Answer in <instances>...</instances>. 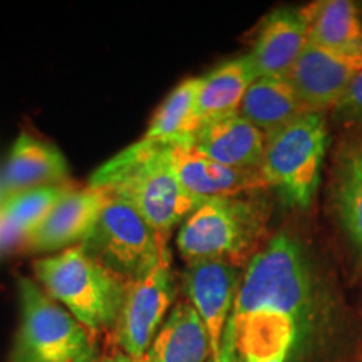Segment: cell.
<instances>
[{
  "label": "cell",
  "mask_w": 362,
  "mask_h": 362,
  "mask_svg": "<svg viewBox=\"0 0 362 362\" xmlns=\"http://www.w3.org/2000/svg\"><path fill=\"white\" fill-rule=\"evenodd\" d=\"M319 292L304 247L292 235L269 238L243 270L232 320H282L297 329V349L312 336Z\"/></svg>",
  "instance_id": "obj_1"
},
{
  "label": "cell",
  "mask_w": 362,
  "mask_h": 362,
  "mask_svg": "<svg viewBox=\"0 0 362 362\" xmlns=\"http://www.w3.org/2000/svg\"><path fill=\"white\" fill-rule=\"evenodd\" d=\"M89 187L121 198L166 238L205 202L183 188L170 146L146 148L138 141L104 163Z\"/></svg>",
  "instance_id": "obj_2"
},
{
  "label": "cell",
  "mask_w": 362,
  "mask_h": 362,
  "mask_svg": "<svg viewBox=\"0 0 362 362\" xmlns=\"http://www.w3.org/2000/svg\"><path fill=\"white\" fill-rule=\"evenodd\" d=\"M35 282L93 334L111 332L123 307L126 282L83 247H72L34 264Z\"/></svg>",
  "instance_id": "obj_3"
},
{
  "label": "cell",
  "mask_w": 362,
  "mask_h": 362,
  "mask_svg": "<svg viewBox=\"0 0 362 362\" xmlns=\"http://www.w3.org/2000/svg\"><path fill=\"white\" fill-rule=\"evenodd\" d=\"M267 210L247 197L210 198L202 203L176 233L185 262L225 260L245 269L265 245Z\"/></svg>",
  "instance_id": "obj_4"
},
{
  "label": "cell",
  "mask_w": 362,
  "mask_h": 362,
  "mask_svg": "<svg viewBox=\"0 0 362 362\" xmlns=\"http://www.w3.org/2000/svg\"><path fill=\"white\" fill-rule=\"evenodd\" d=\"M21 320L11 362H101L94 334L34 279H17Z\"/></svg>",
  "instance_id": "obj_5"
},
{
  "label": "cell",
  "mask_w": 362,
  "mask_h": 362,
  "mask_svg": "<svg viewBox=\"0 0 362 362\" xmlns=\"http://www.w3.org/2000/svg\"><path fill=\"white\" fill-rule=\"evenodd\" d=\"M330 143L324 112H307L267 138L260 173L288 206L307 210L320 187Z\"/></svg>",
  "instance_id": "obj_6"
},
{
  "label": "cell",
  "mask_w": 362,
  "mask_h": 362,
  "mask_svg": "<svg viewBox=\"0 0 362 362\" xmlns=\"http://www.w3.org/2000/svg\"><path fill=\"white\" fill-rule=\"evenodd\" d=\"M81 247L106 269L131 282L155 269L170 248V238L158 233L133 206L107 193L98 223Z\"/></svg>",
  "instance_id": "obj_7"
},
{
  "label": "cell",
  "mask_w": 362,
  "mask_h": 362,
  "mask_svg": "<svg viewBox=\"0 0 362 362\" xmlns=\"http://www.w3.org/2000/svg\"><path fill=\"white\" fill-rule=\"evenodd\" d=\"M176 279L171 250L166 248L151 272L126 285L123 307L112 330L116 349L144 359L160 329L175 307Z\"/></svg>",
  "instance_id": "obj_8"
},
{
  "label": "cell",
  "mask_w": 362,
  "mask_h": 362,
  "mask_svg": "<svg viewBox=\"0 0 362 362\" xmlns=\"http://www.w3.org/2000/svg\"><path fill=\"white\" fill-rule=\"evenodd\" d=\"M243 267L225 260L187 262L181 287L187 302L197 310L210 337L211 357L218 356L230 317L233 314Z\"/></svg>",
  "instance_id": "obj_9"
},
{
  "label": "cell",
  "mask_w": 362,
  "mask_h": 362,
  "mask_svg": "<svg viewBox=\"0 0 362 362\" xmlns=\"http://www.w3.org/2000/svg\"><path fill=\"white\" fill-rule=\"evenodd\" d=\"M362 71V54H339L307 44L288 79L309 112L334 111Z\"/></svg>",
  "instance_id": "obj_10"
},
{
  "label": "cell",
  "mask_w": 362,
  "mask_h": 362,
  "mask_svg": "<svg viewBox=\"0 0 362 362\" xmlns=\"http://www.w3.org/2000/svg\"><path fill=\"white\" fill-rule=\"evenodd\" d=\"M106 200L107 193L101 188H72L29 233L25 250L59 253L83 245L93 233Z\"/></svg>",
  "instance_id": "obj_11"
},
{
  "label": "cell",
  "mask_w": 362,
  "mask_h": 362,
  "mask_svg": "<svg viewBox=\"0 0 362 362\" xmlns=\"http://www.w3.org/2000/svg\"><path fill=\"white\" fill-rule=\"evenodd\" d=\"M170 153L183 188L200 200L238 198L269 189L260 170L225 166L194 151L188 141L171 144Z\"/></svg>",
  "instance_id": "obj_12"
},
{
  "label": "cell",
  "mask_w": 362,
  "mask_h": 362,
  "mask_svg": "<svg viewBox=\"0 0 362 362\" xmlns=\"http://www.w3.org/2000/svg\"><path fill=\"white\" fill-rule=\"evenodd\" d=\"M307 44V25L300 8L280 7L272 11L262 21L248 52L257 79L288 78Z\"/></svg>",
  "instance_id": "obj_13"
},
{
  "label": "cell",
  "mask_w": 362,
  "mask_h": 362,
  "mask_svg": "<svg viewBox=\"0 0 362 362\" xmlns=\"http://www.w3.org/2000/svg\"><path fill=\"white\" fill-rule=\"evenodd\" d=\"M188 144L200 155L225 166L259 170L267 136L237 112L202 123L194 129Z\"/></svg>",
  "instance_id": "obj_14"
},
{
  "label": "cell",
  "mask_w": 362,
  "mask_h": 362,
  "mask_svg": "<svg viewBox=\"0 0 362 362\" xmlns=\"http://www.w3.org/2000/svg\"><path fill=\"white\" fill-rule=\"evenodd\" d=\"M69 176V165L61 149L22 131L8 153L2 188L8 197L35 188L67 185Z\"/></svg>",
  "instance_id": "obj_15"
},
{
  "label": "cell",
  "mask_w": 362,
  "mask_h": 362,
  "mask_svg": "<svg viewBox=\"0 0 362 362\" xmlns=\"http://www.w3.org/2000/svg\"><path fill=\"white\" fill-rule=\"evenodd\" d=\"M309 44L339 54H362V6L354 0H317L300 7Z\"/></svg>",
  "instance_id": "obj_16"
},
{
  "label": "cell",
  "mask_w": 362,
  "mask_h": 362,
  "mask_svg": "<svg viewBox=\"0 0 362 362\" xmlns=\"http://www.w3.org/2000/svg\"><path fill=\"white\" fill-rule=\"evenodd\" d=\"M211 357L210 337L197 310L187 300L171 309L144 362H208Z\"/></svg>",
  "instance_id": "obj_17"
},
{
  "label": "cell",
  "mask_w": 362,
  "mask_h": 362,
  "mask_svg": "<svg viewBox=\"0 0 362 362\" xmlns=\"http://www.w3.org/2000/svg\"><path fill=\"white\" fill-rule=\"evenodd\" d=\"M257 79L250 56H240L200 78L197 98L198 126L208 121L237 115L247 90Z\"/></svg>",
  "instance_id": "obj_18"
},
{
  "label": "cell",
  "mask_w": 362,
  "mask_h": 362,
  "mask_svg": "<svg viewBox=\"0 0 362 362\" xmlns=\"http://www.w3.org/2000/svg\"><path fill=\"white\" fill-rule=\"evenodd\" d=\"M288 78H259L248 88L238 115L245 117L267 138L307 115Z\"/></svg>",
  "instance_id": "obj_19"
},
{
  "label": "cell",
  "mask_w": 362,
  "mask_h": 362,
  "mask_svg": "<svg viewBox=\"0 0 362 362\" xmlns=\"http://www.w3.org/2000/svg\"><path fill=\"white\" fill-rule=\"evenodd\" d=\"M198 89L200 78L185 79L176 86L153 115L139 143L146 148H161L189 141L194 129L198 128Z\"/></svg>",
  "instance_id": "obj_20"
},
{
  "label": "cell",
  "mask_w": 362,
  "mask_h": 362,
  "mask_svg": "<svg viewBox=\"0 0 362 362\" xmlns=\"http://www.w3.org/2000/svg\"><path fill=\"white\" fill-rule=\"evenodd\" d=\"M332 202L339 225L362 259V148H349L339 156Z\"/></svg>",
  "instance_id": "obj_21"
},
{
  "label": "cell",
  "mask_w": 362,
  "mask_h": 362,
  "mask_svg": "<svg viewBox=\"0 0 362 362\" xmlns=\"http://www.w3.org/2000/svg\"><path fill=\"white\" fill-rule=\"evenodd\" d=\"M72 188L74 187L67 183L8 194L0 203V211L8 221L29 235Z\"/></svg>",
  "instance_id": "obj_22"
},
{
  "label": "cell",
  "mask_w": 362,
  "mask_h": 362,
  "mask_svg": "<svg viewBox=\"0 0 362 362\" xmlns=\"http://www.w3.org/2000/svg\"><path fill=\"white\" fill-rule=\"evenodd\" d=\"M332 112L341 121L362 126V71L352 81Z\"/></svg>",
  "instance_id": "obj_23"
},
{
  "label": "cell",
  "mask_w": 362,
  "mask_h": 362,
  "mask_svg": "<svg viewBox=\"0 0 362 362\" xmlns=\"http://www.w3.org/2000/svg\"><path fill=\"white\" fill-rule=\"evenodd\" d=\"M27 237L29 235L24 230L8 221L0 211V255L16 250V248H25Z\"/></svg>",
  "instance_id": "obj_24"
},
{
  "label": "cell",
  "mask_w": 362,
  "mask_h": 362,
  "mask_svg": "<svg viewBox=\"0 0 362 362\" xmlns=\"http://www.w3.org/2000/svg\"><path fill=\"white\" fill-rule=\"evenodd\" d=\"M208 362H238V352H237V346H235L232 317H230L228 325H226L223 342H221V349L218 352V356L210 357V361Z\"/></svg>",
  "instance_id": "obj_25"
},
{
  "label": "cell",
  "mask_w": 362,
  "mask_h": 362,
  "mask_svg": "<svg viewBox=\"0 0 362 362\" xmlns=\"http://www.w3.org/2000/svg\"><path fill=\"white\" fill-rule=\"evenodd\" d=\"M101 362H144V361L136 359V357L126 354V352L119 351V349H115V351L107 352V354H104Z\"/></svg>",
  "instance_id": "obj_26"
},
{
  "label": "cell",
  "mask_w": 362,
  "mask_h": 362,
  "mask_svg": "<svg viewBox=\"0 0 362 362\" xmlns=\"http://www.w3.org/2000/svg\"><path fill=\"white\" fill-rule=\"evenodd\" d=\"M291 361V354H279L274 357H267V359H240L238 362H288Z\"/></svg>",
  "instance_id": "obj_27"
},
{
  "label": "cell",
  "mask_w": 362,
  "mask_h": 362,
  "mask_svg": "<svg viewBox=\"0 0 362 362\" xmlns=\"http://www.w3.org/2000/svg\"><path fill=\"white\" fill-rule=\"evenodd\" d=\"M4 198H6V193H4V188H2V183H0V203H2Z\"/></svg>",
  "instance_id": "obj_28"
}]
</instances>
